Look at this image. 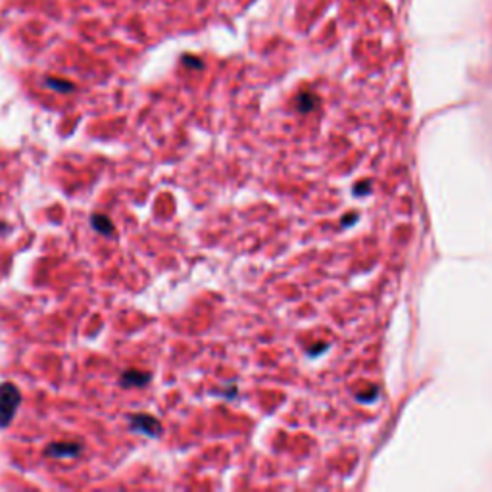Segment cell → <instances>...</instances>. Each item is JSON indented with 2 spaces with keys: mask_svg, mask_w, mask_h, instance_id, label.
I'll use <instances>...</instances> for the list:
<instances>
[{
  "mask_svg": "<svg viewBox=\"0 0 492 492\" xmlns=\"http://www.w3.org/2000/svg\"><path fill=\"white\" fill-rule=\"evenodd\" d=\"M183 64L189 67H194V69H202V67H204L202 60L196 58V56H183Z\"/></svg>",
  "mask_w": 492,
  "mask_h": 492,
  "instance_id": "8",
  "label": "cell"
},
{
  "mask_svg": "<svg viewBox=\"0 0 492 492\" xmlns=\"http://www.w3.org/2000/svg\"><path fill=\"white\" fill-rule=\"evenodd\" d=\"M21 406V392L14 383H0V429L12 425Z\"/></svg>",
  "mask_w": 492,
  "mask_h": 492,
  "instance_id": "1",
  "label": "cell"
},
{
  "mask_svg": "<svg viewBox=\"0 0 492 492\" xmlns=\"http://www.w3.org/2000/svg\"><path fill=\"white\" fill-rule=\"evenodd\" d=\"M214 394L221 396V398H225V400H233L235 396H237V389H235V386H231L229 391H214Z\"/></svg>",
  "mask_w": 492,
  "mask_h": 492,
  "instance_id": "9",
  "label": "cell"
},
{
  "mask_svg": "<svg viewBox=\"0 0 492 492\" xmlns=\"http://www.w3.org/2000/svg\"><path fill=\"white\" fill-rule=\"evenodd\" d=\"M127 421H129L131 433L144 434V436H148V438H160L162 433H164L162 423H160L154 416H150V413H129V416H127Z\"/></svg>",
  "mask_w": 492,
  "mask_h": 492,
  "instance_id": "2",
  "label": "cell"
},
{
  "mask_svg": "<svg viewBox=\"0 0 492 492\" xmlns=\"http://www.w3.org/2000/svg\"><path fill=\"white\" fill-rule=\"evenodd\" d=\"M44 454L56 459H77L83 454V444L79 442H50Z\"/></svg>",
  "mask_w": 492,
  "mask_h": 492,
  "instance_id": "3",
  "label": "cell"
},
{
  "mask_svg": "<svg viewBox=\"0 0 492 492\" xmlns=\"http://www.w3.org/2000/svg\"><path fill=\"white\" fill-rule=\"evenodd\" d=\"M314 100H316V98H314L312 94H302L300 98H298V110L304 112V114L309 112V110L314 108Z\"/></svg>",
  "mask_w": 492,
  "mask_h": 492,
  "instance_id": "7",
  "label": "cell"
},
{
  "mask_svg": "<svg viewBox=\"0 0 492 492\" xmlns=\"http://www.w3.org/2000/svg\"><path fill=\"white\" fill-rule=\"evenodd\" d=\"M91 225L92 229L96 231L102 237H108V239H114L116 237V227L112 223V219L104 214H92L91 216Z\"/></svg>",
  "mask_w": 492,
  "mask_h": 492,
  "instance_id": "5",
  "label": "cell"
},
{
  "mask_svg": "<svg viewBox=\"0 0 492 492\" xmlns=\"http://www.w3.org/2000/svg\"><path fill=\"white\" fill-rule=\"evenodd\" d=\"M44 85H46L48 89H54V91H58V92L75 91V85H73V83H69V81H62V79H52V77H48V79L44 81Z\"/></svg>",
  "mask_w": 492,
  "mask_h": 492,
  "instance_id": "6",
  "label": "cell"
},
{
  "mask_svg": "<svg viewBox=\"0 0 492 492\" xmlns=\"http://www.w3.org/2000/svg\"><path fill=\"white\" fill-rule=\"evenodd\" d=\"M152 375L148 371H139V369H127L119 377V386L123 389H142L150 383Z\"/></svg>",
  "mask_w": 492,
  "mask_h": 492,
  "instance_id": "4",
  "label": "cell"
}]
</instances>
